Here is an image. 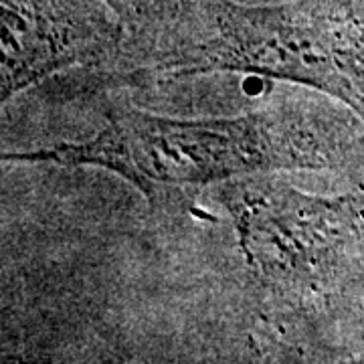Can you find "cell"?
Segmentation results:
<instances>
[{
    "mask_svg": "<svg viewBox=\"0 0 364 364\" xmlns=\"http://www.w3.org/2000/svg\"><path fill=\"white\" fill-rule=\"evenodd\" d=\"M356 156V138L344 119L314 102L279 95L243 116L203 119L124 105L91 138L13 152L2 160L109 170L152 207H166L219 182L287 170H340Z\"/></svg>",
    "mask_w": 364,
    "mask_h": 364,
    "instance_id": "6da1fadb",
    "label": "cell"
},
{
    "mask_svg": "<svg viewBox=\"0 0 364 364\" xmlns=\"http://www.w3.org/2000/svg\"><path fill=\"white\" fill-rule=\"evenodd\" d=\"M225 208L255 316L318 346L364 231V196H318L255 174L208 186Z\"/></svg>",
    "mask_w": 364,
    "mask_h": 364,
    "instance_id": "7a4b0ae2",
    "label": "cell"
},
{
    "mask_svg": "<svg viewBox=\"0 0 364 364\" xmlns=\"http://www.w3.org/2000/svg\"><path fill=\"white\" fill-rule=\"evenodd\" d=\"M247 73L306 85L364 119V0H287L207 11L148 57L142 73Z\"/></svg>",
    "mask_w": 364,
    "mask_h": 364,
    "instance_id": "3957f363",
    "label": "cell"
},
{
    "mask_svg": "<svg viewBox=\"0 0 364 364\" xmlns=\"http://www.w3.org/2000/svg\"><path fill=\"white\" fill-rule=\"evenodd\" d=\"M126 31L104 0H2L0 104L73 67L116 71Z\"/></svg>",
    "mask_w": 364,
    "mask_h": 364,
    "instance_id": "277c9868",
    "label": "cell"
},
{
    "mask_svg": "<svg viewBox=\"0 0 364 364\" xmlns=\"http://www.w3.org/2000/svg\"><path fill=\"white\" fill-rule=\"evenodd\" d=\"M126 31L116 73H140L144 61L193 25L213 0H104Z\"/></svg>",
    "mask_w": 364,
    "mask_h": 364,
    "instance_id": "5b68a950",
    "label": "cell"
}]
</instances>
